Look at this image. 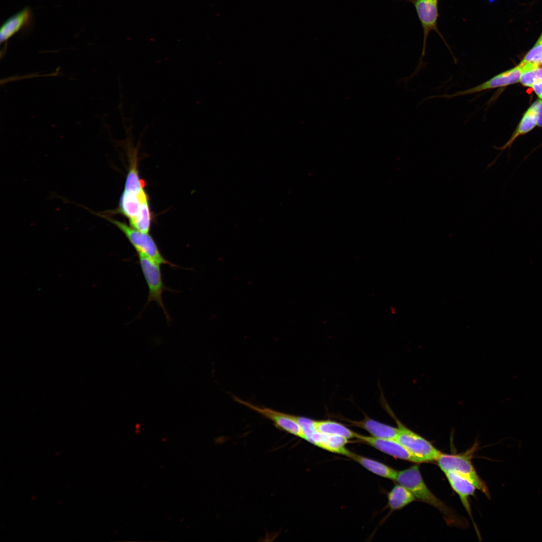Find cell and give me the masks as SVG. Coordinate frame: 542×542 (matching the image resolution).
Wrapping results in <instances>:
<instances>
[{
  "mask_svg": "<svg viewBox=\"0 0 542 542\" xmlns=\"http://www.w3.org/2000/svg\"><path fill=\"white\" fill-rule=\"evenodd\" d=\"M144 182L125 184L120 196L119 211L129 221L130 226L149 233L152 221L149 197Z\"/></svg>",
  "mask_w": 542,
  "mask_h": 542,
  "instance_id": "1",
  "label": "cell"
},
{
  "mask_svg": "<svg viewBox=\"0 0 542 542\" xmlns=\"http://www.w3.org/2000/svg\"><path fill=\"white\" fill-rule=\"evenodd\" d=\"M395 481L409 490L416 498L438 509L450 525L462 523L457 515L443 502L437 497L428 488L417 465L398 471Z\"/></svg>",
  "mask_w": 542,
  "mask_h": 542,
  "instance_id": "2",
  "label": "cell"
},
{
  "mask_svg": "<svg viewBox=\"0 0 542 542\" xmlns=\"http://www.w3.org/2000/svg\"><path fill=\"white\" fill-rule=\"evenodd\" d=\"M475 449L476 446H473L463 454L442 453L437 461L444 473L448 471L456 473L472 483L476 489L490 499V494L486 483L478 475L471 462V459Z\"/></svg>",
  "mask_w": 542,
  "mask_h": 542,
  "instance_id": "3",
  "label": "cell"
},
{
  "mask_svg": "<svg viewBox=\"0 0 542 542\" xmlns=\"http://www.w3.org/2000/svg\"><path fill=\"white\" fill-rule=\"evenodd\" d=\"M388 411L397 426L398 432L396 440L420 463L437 461L442 453L429 441L403 425L389 408Z\"/></svg>",
  "mask_w": 542,
  "mask_h": 542,
  "instance_id": "4",
  "label": "cell"
},
{
  "mask_svg": "<svg viewBox=\"0 0 542 542\" xmlns=\"http://www.w3.org/2000/svg\"><path fill=\"white\" fill-rule=\"evenodd\" d=\"M105 218L122 231L138 254L145 255L160 264H165L176 267L175 264L164 257L155 240L148 233L137 230L118 220L107 217Z\"/></svg>",
  "mask_w": 542,
  "mask_h": 542,
  "instance_id": "5",
  "label": "cell"
},
{
  "mask_svg": "<svg viewBox=\"0 0 542 542\" xmlns=\"http://www.w3.org/2000/svg\"><path fill=\"white\" fill-rule=\"evenodd\" d=\"M138 256L140 266L148 287L147 303L152 301L156 302L169 319L170 317L162 300V295L166 287L162 279L160 264L142 254H138Z\"/></svg>",
  "mask_w": 542,
  "mask_h": 542,
  "instance_id": "6",
  "label": "cell"
},
{
  "mask_svg": "<svg viewBox=\"0 0 542 542\" xmlns=\"http://www.w3.org/2000/svg\"><path fill=\"white\" fill-rule=\"evenodd\" d=\"M406 1L411 2L414 5L423 28L424 37L422 56L424 57L425 54L426 43L429 34L431 31H433L440 36L443 42L446 44L453 57L454 62L456 64L457 60L454 56L448 45L438 30L437 24L439 17L438 0Z\"/></svg>",
  "mask_w": 542,
  "mask_h": 542,
  "instance_id": "7",
  "label": "cell"
},
{
  "mask_svg": "<svg viewBox=\"0 0 542 542\" xmlns=\"http://www.w3.org/2000/svg\"><path fill=\"white\" fill-rule=\"evenodd\" d=\"M521 72L522 65L519 64L516 67L501 72L474 87L457 91L452 94L432 96L427 98L426 99L432 98L451 99L456 97L479 93L489 89L506 86L519 82Z\"/></svg>",
  "mask_w": 542,
  "mask_h": 542,
  "instance_id": "8",
  "label": "cell"
},
{
  "mask_svg": "<svg viewBox=\"0 0 542 542\" xmlns=\"http://www.w3.org/2000/svg\"><path fill=\"white\" fill-rule=\"evenodd\" d=\"M234 400L274 423L279 429L304 439L303 432L298 423L296 416L277 411L266 407H260L233 396Z\"/></svg>",
  "mask_w": 542,
  "mask_h": 542,
  "instance_id": "9",
  "label": "cell"
},
{
  "mask_svg": "<svg viewBox=\"0 0 542 542\" xmlns=\"http://www.w3.org/2000/svg\"><path fill=\"white\" fill-rule=\"evenodd\" d=\"M356 439L394 458L417 463H420L415 456L396 439L377 438L360 434H358Z\"/></svg>",
  "mask_w": 542,
  "mask_h": 542,
  "instance_id": "10",
  "label": "cell"
},
{
  "mask_svg": "<svg viewBox=\"0 0 542 542\" xmlns=\"http://www.w3.org/2000/svg\"><path fill=\"white\" fill-rule=\"evenodd\" d=\"M306 441L325 450L347 456L350 452L345 445L349 442L344 437L323 434L317 431Z\"/></svg>",
  "mask_w": 542,
  "mask_h": 542,
  "instance_id": "11",
  "label": "cell"
},
{
  "mask_svg": "<svg viewBox=\"0 0 542 542\" xmlns=\"http://www.w3.org/2000/svg\"><path fill=\"white\" fill-rule=\"evenodd\" d=\"M31 9L27 7L7 19L0 30L1 43L7 42L22 28L27 26L32 19Z\"/></svg>",
  "mask_w": 542,
  "mask_h": 542,
  "instance_id": "12",
  "label": "cell"
},
{
  "mask_svg": "<svg viewBox=\"0 0 542 542\" xmlns=\"http://www.w3.org/2000/svg\"><path fill=\"white\" fill-rule=\"evenodd\" d=\"M453 489L458 494L467 513L471 517L472 513L468 498L474 495L476 487L466 479L452 471L445 473Z\"/></svg>",
  "mask_w": 542,
  "mask_h": 542,
  "instance_id": "13",
  "label": "cell"
},
{
  "mask_svg": "<svg viewBox=\"0 0 542 542\" xmlns=\"http://www.w3.org/2000/svg\"><path fill=\"white\" fill-rule=\"evenodd\" d=\"M350 423L353 426L366 430L375 438L396 439L398 434L397 427L383 424L368 417L360 421H350Z\"/></svg>",
  "mask_w": 542,
  "mask_h": 542,
  "instance_id": "14",
  "label": "cell"
},
{
  "mask_svg": "<svg viewBox=\"0 0 542 542\" xmlns=\"http://www.w3.org/2000/svg\"><path fill=\"white\" fill-rule=\"evenodd\" d=\"M347 457L358 463L365 469L381 477L395 480L398 471L377 461L357 455L350 451Z\"/></svg>",
  "mask_w": 542,
  "mask_h": 542,
  "instance_id": "15",
  "label": "cell"
},
{
  "mask_svg": "<svg viewBox=\"0 0 542 542\" xmlns=\"http://www.w3.org/2000/svg\"><path fill=\"white\" fill-rule=\"evenodd\" d=\"M388 505L392 510H399L416 500L412 493L398 484L393 487L387 495Z\"/></svg>",
  "mask_w": 542,
  "mask_h": 542,
  "instance_id": "16",
  "label": "cell"
},
{
  "mask_svg": "<svg viewBox=\"0 0 542 542\" xmlns=\"http://www.w3.org/2000/svg\"><path fill=\"white\" fill-rule=\"evenodd\" d=\"M316 428L318 432L329 435L338 436L350 439L357 438V433L343 425L330 420L315 421Z\"/></svg>",
  "mask_w": 542,
  "mask_h": 542,
  "instance_id": "17",
  "label": "cell"
},
{
  "mask_svg": "<svg viewBox=\"0 0 542 542\" xmlns=\"http://www.w3.org/2000/svg\"><path fill=\"white\" fill-rule=\"evenodd\" d=\"M536 125L535 115L529 107L523 114L517 128L515 129L508 141L501 147L496 148L498 150L503 151L507 148H510L515 140L520 136L527 133Z\"/></svg>",
  "mask_w": 542,
  "mask_h": 542,
  "instance_id": "18",
  "label": "cell"
},
{
  "mask_svg": "<svg viewBox=\"0 0 542 542\" xmlns=\"http://www.w3.org/2000/svg\"><path fill=\"white\" fill-rule=\"evenodd\" d=\"M522 72L519 82L524 86L531 87L534 83L542 81V67L535 63H519Z\"/></svg>",
  "mask_w": 542,
  "mask_h": 542,
  "instance_id": "19",
  "label": "cell"
},
{
  "mask_svg": "<svg viewBox=\"0 0 542 542\" xmlns=\"http://www.w3.org/2000/svg\"><path fill=\"white\" fill-rule=\"evenodd\" d=\"M542 59V33L533 47L527 52L520 63L539 64Z\"/></svg>",
  "mask_w": 542,
  "mask_h": 542,
  "instance_id": "20",
  "label": "cell"
},
{
  "mask_svg": "<svg viewBox=\"0 0 542 542\" xmlns=\"http://www.w3.org/2000/svg\"><path fill=\"white\" fill-rule=\"evenodd\" d=\"M533 110L536 118V125L542 127V100H536L530 106Z\"/></svg>",
  "mask_w": 542,
  "mask_h": 542,
  "instance_id": "21",
  "label": "cell"
},
{
  "mask_svg": "<svg viewBox=\"0 0 542 542\" xmlns=\"http://www.w3.org/2000/svg\"><path fill=\"white\" fill-rule=\"evenodd\" d=\"M531 87L538 97L542 100V81L534 83Z\"/></svg>",
  "mask_w": 542,
  "mask_h": 542,
  "instance_id": "22",
  "label": "cell"
},
{
  "mask_svg": "<svg viewBox=\"0 0 542 542\" xmlns=\"http://www.w3.org/2000/svg\"><path fill=\"white\" fill-rule=\"evenodd\" d=\"M539 64L540 65H541V66H542V59H541V60H540V62H539Z\"/></svg>",
  "mask_w": 542,
  "mask_h": 542,
  "instance_id": "23",
  "label": "cell"
}]
</instances>
